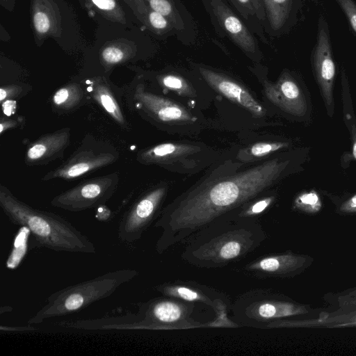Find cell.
<instances>
[{"instance_id": "6da1fadb", "label": "cell", "mask_w": 356, "mask_h": 356, "mask_svg": "<svg viewBox=\"0 0 356 356\" xmlns=\"http://www.w3.org/2000/svg\"><path fill=\"white\" fill-rule=\"evenodd\" d=\"M309 151L281 157L252 168L227 179L195 189L161 211L154 227L161 229L156 244L163 254L184 242L216 218L255 199L291 171L300 170Z\"/></svg>"}, {"instance_id": "7a4b0ae2", "label": "cell", "mask_w": 356, "mask_h": 356, "mask_svg": "<svg viewBox=\"0 0 356 356\" xmlns=\"http://www.w3.org/2000/svg\"><path fill=\"white\" fill-rule=\"evenodd\" d=\"M267 239L258 218L246 216L239 208L209 222L183 245L181 259L199 268L216 269L237 262Z\"/></svg>"}, {"instance_id": "3957f363", "label": "cell", "mask_w": 356, "mask_h": 356, "mask_svg": "<svg viewBox=\"0 0 356 356\" xmlns=\"http://www.w3.org/2000/svg\"><path fill=\"white\" fill-rule=\"evenodd\" d=\"M0 207L17 225L31 232L36 247L54 251L95 254L94 243L62 216L37 209L18 199L4 185H0Z\"/></svg>"}, {"instance_id": "277c9868", "label": "cell", "mask_w": 356, "mask_h": 356, "mask_svg": "<svg viewBox=\"0 0 356 356\" xmlns=\"http://www.w3.org/2000/svg\"><path fill=\"white\" fill-rule=\"evenodd\" d=\"M138 274L134 269L116 270L55 291L28 320V324H39L47 319L78 312L111 296L120 286L134 280Z\"/></svg>"}, {"instance_id": "5b68a950", "label": "cell", "mask_w": 356, "mask_h": 356, "mask_svg": "<svg viewBox=\"0 0 356 356\" xmlns=\"http://www.w3.org/2000/svg\"><path fill=\"white\" fill-rule=\"evenodd\" d=\"M195 302L163 296L141 302L131 330L189 329L200 327H227L219 318L202 321L195 317Z\"/></svg>"}, {"instance_id": "8992f818", "label": "cell", "mask_w": 356, "mask_h": 356, "mask_svg": "<svg viewBox=\"0 0 356 356\" xmlns=\"http://www.w3.org/2000/svg\"><path fill=\"white\" fill-rule=\"evenodd\" d=\"M233 321L238 326L267 329L284 317L298 313V307L286 298L268 289H251L240 295L231 305Z\"/></svg>"}, {"instance_id": "52a82bcc", "label": "cell", "mask_w": 356, "mask_h": 356, "mask_svg": "<svg viewBox=\"0 0 356 356\" xmlns=\"http://www.w3.org/2000/svg\"><path fill=\"white\" fill-rule=\"evenodd\" d=\"M118 158V151L112 144L88 134L63 163L47 172L41 180L74 179L108 166Z\"/></svg>"}, {"instance_id": "ba28073f", "label": "cell", "mask_w": 356, "mask_h": 356, "mask_svg": "<svg viewBox=\"0 0 356 356\" xmlns=\"http://www.w3.org/2000/svg\"><path fill=\"white\" fill-rule=\"evenodd\" d=\"M119 175L114 172L88 179L56 195L51 204L71 212H79L104 206L117 190Z\"/></svg>"}, {"instance_id": "9c48e42d", "label": "cell", "mask_w": 356, "mask_h": 356, "mask_svg": "<svg viewBox=\"0 0 356 356\" xmlns=\"http://www.w3.org/2000/svg\"><path fill=\"white\" fill-rule=\"evenodd\" d=\"M166 195L165 186H158L138 197L123 214L118 229V237L132 243L141 238L151 224L158 218Z\"/></svg>"}, {"instance_id": "30bf717a", "label": "cell", "mask_w": 356, "mask_h": 356, "mask_svg": "<svg viewBox=\"0 0 356 356\" xmlns=\"http://www.w3.org/2000/svg\"><path fill=\"white\" fill-rule=\"evenodd\" d=\"M154 290L164 296L204 305L211 308L218 318L235 323L227 318V310L231 307L228 297L209 286L194 281L177 280L157 284Z\"/></svg>"}, {"instance_id": "8fae6325", "label": "cell", "mask_w": 356, "mask_h": 356, "mask_svg": "<svg viewBox=\"0 0 356 356\" xmlns=\"http://www.w3.org/2000/svg\"><path fill=\"white\" fill-rule=\"evenodd\" d=\"M127 105L140 115L161 122H189L196 120L184 107L167 98L155 95L138 84L127 96Z\"/></svg>"}, {"instance_id": "7c38bea8", "label": "cell", "mask_w": 356, "mask_h": 356, "mask_svg": "<svg viewBox=\"0 0 356 356\" xmlns=\"http://www.w3.org/2000/svg\"><path fill=\"white\" fill-rule=\"evenodd\" d=\"M268 99L285 113L300 120H310L312 103L306 89L292 75L284 72L275 83H266Z\"/></svg>"}, {"instance_id": "4fadbf2b", "label": "cell", "mask_w": 356, "mask_h": 356, "mask_svg": "<svg viewBox=\"0 0 356 356\" xmlns=\"http://www.w3.org/2000/svg\"><path fill=\"white\" fill-rule=\"evenodd\" d=\"M313 69L326 113L328 117L332 118L334 114V85L336 67L329 36L323 24L319 27L318 40L314 51Z\"/></svg>"}, {"instance_id": "5bb4252c", "label": "cell", "mask_w": 356, "mask_h": 356, "mask_svg": "<svg viewBox=\"0 0 356 356\" xmlns=\"http://www.w3.org/2000/svg\"><path fill=\"white\" fill-rule=\"evenodd\" d=\"M70 129L64 127L41 136L26 148L24 163L28 166L46 165L64 156L70 144Z\"/></svg>"}, {"instance_id": "9a60e30c", "label": "cell", "mask_w": 356, "mask_h": 356, "mask_svg": "<svg viewBox=\"0 0 356 356\" xmlns=\"http://www.w3.org/2000/svg\"><path fill=\"white\" fill-rule=\"evenodd\" d=\"M198 70L207 83L223 96L244 107L254 116L260 118L265 115L264 107L237 82L204 67H198Z\"/></svg>"}, {"instance_id": "2e32d148", "label": "cell", "mask_w": 356, "mask_h": 356, "mask_svg": "<svg viewBox=\"0 0 356 356\" xmlns=\"http://www.w3.org/2000/svg\"><path fill=\"white\" fill-rule=\"evenodd\" d=\"M302 258L290 253L264 255L246 264L243 271L257 279L282 278L296 273Z\"/></svg>"}, {"instance_id": "e0dca14e", "label": "cell", "mask_w": 356, "mask_h": 356, "mask_svg": "<svg viewBox=\"0 0 356 356\" xmlns=\"http://www.w3.org/2000/svg\"><path fill=\"white\" fill-rule=\"evenodd\" d=\"M213 13L231 40L247 54L257 51L254 38L240 19L220 0H211Z\"/></svg>"}, {"instance_id": "ac0fdd59", "label": "cell", "mask_w": 356, "mask_h": 356, "mask_svg": "<svg viewBox=\"0 0 356 356\" xmlns=\"http://www.w3.org/2000/svg\"><path fill=\"white\" fill-rule=\"evenodd\" d=\"M86 93L89 95L104 111L123 129L129 130V124L126 120L122 109L106 81L95 78L88 81Z\"/></svg>"}, {"instance_id": "d6986e66", "label": "cell", "mask_w": 356, "mask_h": 356, "mask_svg": "<svg viewBox=\"0 0 356 356\" xmlns=\"http://www.w3.org/2000/svg\"><path fill=\"white\" fill-rule=\"evenodd\" d=\"M86 97V92L79 84L70 83L55 91L51 99V106L56 113H70L81 107Z\"/></svg>"}, {"instance_id": "ffe728a7", "label": "cell", "mask_w": 356, "mask_h": 356, "mask_svg": "<svg viewBox=\"0 0 356 356\" xmlns=\"http://www.w3.org/2000/svg\"><path fill=\"white\" fill-rule=\"evenodd\" d=\"M195 149L194 147L190 145L162 143L138 151L136 160L144 165L161 164L172 158L191 153Z\"/></svg>"}, {"instance_id": "44dd1931", "label": "cell", "mask_w": 356, "mask_h": 356, "mask_svg": "<svg viewBox=\"0 0 356 356\" xmlns=\"http://www.w3.org/2000/svg\"><path fill=\"white\" fill-rule=\"evenodd\" d=\"M341 100L343 119L350 136L352 156L356 160V117L349 83L343 70L341 72Z\"/></svg>"}, {"instance_id": "7402d4cb", "label": "cell", "mask_w": 356, "mask_h": 356, "mask_svg": "<svg viewBox=\"0 0 356 356\" xmlns=\"http://www.w3.org/2000/svg\"><path fill=\"white\" fill-rule=\"evenodd\" d=\"M33 24L35 33L44 36L52 33L56 18L49 6H42V1H37L33 10Z\"/></svg>"}, {"instance_id": "603a6c76", "label": "cell", "mask_w": 356, "mask_h": 356, "mask_svg": "<svg viewBox=\"0 0 356 356\" xmlns=\"http://www.w3.org/2000/svg\"><path fill=\"white\" fill-rule=\"evenodd\" d=\"M266 17L273 29H280L285 23L291 7V0H262Z\"/></svg>"}, {"instance_id": "cb8c5ba5", "label": "cell", "mask_w": 356, "mask_h": 356, "mask_svg": "<svg viewBox=\"0 0 356 356\" xmlns=\"http://www.w3.org/2000/svg\"><path fill=\"white\" fill-rule=\"evenodd\" d=\"M30 234L31 232L26 227L21 226V229L15 236L13 248L6 261L8 268H16L24 259L27 252Z\"/></svg>"}, {"instance_id": "d4e9b609", "label": "cell", "mask_w": 356, "mask_h": 356, "mask_svg": "<svg viewBox=\"0 0 356 356\" xmlns=\"http://www.w3.org/2000/svg\"><path fill=\"white\" fill-rule=\"evenodd\" d=\"M152 10L161 14L172 25L180 28L183 25L175 8L168 0H147Z\"/></svg>"}, {"instance_id": "484cf974", "label": "cell", "mask_w": 356, "mask_h": 356, "mask_svg": "<svg viewBox=\"0 0 356 356\" xmlns=\"http://www.w3.org/2000/svg\"><path fill=\"white\" fill-rule=\"evenodd\" d=\"M160 84L183 95H192V88L188 82L181 76L176 74H165L159 76Z\"/></svg>"}, {"instance_id": "4316f807", "label": "cell", "mask_w": 356, "mask_h": 356, "mask_svg": "<svg viewBox=\"0 0 356 356\" xmlns=\"http://www.w3.org/2000/svg\"><path fill=\"white\" fill-rule=\"evenodd\" d=\"M274 200V196L261 197L253 202L251 200L241 207L239 211L244 216L258 218L261 213L264 212L272 204Z\"/></svg>"}, {"instance_id": "83f0119b", "label": "cell", "mask_w": 356, "mask_h": 356, "mask_svg": "<svg viewBox=\"0 0 356 356\" xmlns=\"http://www.w3.org/2000/svg\"><path fill=\"white\" fill-rule=\"evenodd\" d=\"M289 142H260L254 144L249 149V154L254 158H261L280 149L287 148Z\"/></svg>"}, {"instance_id": "f1b7e54d", "label": "cell", "mask_w": 356, "mask_h": 356, "mask_svg": "<svg viewBox=\"0 0 356 356\" xmlns=\"http://www.w3.org/2000/svg\"><path fill=\"white\" fill-rule=\"evenodd\" d=\"M94 6L106 13V16L111 17L115 20L122 22L124 19V14L118 4L116 0H88Z\"/></svg>"}, {"instance_id": "f546056e", "label": "cell", "mask_w": 356, "mask_h": 356, "mask_svg": "<svg viewBox=\"0 0 356 356\" xmlns=\"http://www.w3.org/2000/svg\"><path fill=\"white\" fill-rule=\"evenodd\" d=\"M102 60L107 65L120 63L127 57V52L121 47L108 46L104 49L101 54Z\"/></svg>"}, {"instance_id": "4dcf8cb0", "label": "cell", "mask_w": 356, "mask_h": 356, "mask_svg": "<svg viewBox=\"0 0 356 356\" xmlns=\"http://www.w3.org/2000/svg\"><path fill=\"white\" fill-rule=\"evenodd\" d=\"M298 207L316 210L320 207V198L315 191L305 192L300 194L295 200Z\"/></svg>"}, {"instance_id": "1f68e13d", "label": "cell", "mask_w": 356, "mask_h": 356, "mask_svg": "<svg viewBox=\"0 0 356 356\" xmlns=\"http://www.w3.org/2000/svg\"><path fill=\"white\" fill-rule=\"evenodd\" d=\"M27 92L28 89H26V88L22 86L9 85L1 86L0 89L1 103L6 100H15V99H19Z\"/></svg>"}, {"instance_id": "d6a6232c", "label": "cell", "mask_w": 356, "mask_h": 356, "mask_svg": "<svg viewBox=\"0 0 356 356\" xmlns=\"http://www.w3.org/2000/svg\"><path fill=\"white\" fill-rule=\"evenodd\" d=\"M356 33V4L353 0H337Z\"/></svg>"}, {"instance_id": "836d02e7", "label": "cell", "mask_w": 356, "mask_h": 356, "mask_svg": "<svg viewBox=\"0 0 356 356\" xmlns=\"http://www.w3.org/2000/svg\"><path fill=\"white\" fill-rule=\"evenodd\" d=\"M148 21L150 25L157 30H164L169 26V21L161 14L153 10L149 13Z\"/></svg>"}, {"instance_id": "e575fe53", "label": "cell", "mask_w": 356, "mask_h": 356, "mask_svg": "<svg viewBox=\"0 0 356 356\" xmlns=\"http://www.w3.org/2000/svg\"><path fill=\"white\" fill-rule=\"evenodd\" d=\"M24 120H22V118L20 120H18L1 117L0 123L1 134H2L4 131H8V129L17 127L19 125H22V121Z\"/></svg>"}, {"instance_id": "d590c367", "label": "cell", "mask_w": 356, "mask_h": 356, "mask_svg": "<svg viewBox=\"0 0 356 356\" xmlns=\"http://www.w3.org/2000/svg\"><path fill=\"white\" fill-rule=\"evenodd\" d=\"M38 329L37 327H35L33 326H31V325L28 324V325H24V326H17V327H9V326H4L1 325L0 326V330L1 331H12V332H32V331H37Z\"/></svg>"}, {"instance_id": "8d00e7d4", "label": "cell", "mask_w": 356, "mask_h": 356, "mask_svg": "<svg viewBox=\"0 0 356 356\" xmlns=\"http://www.w3.org/2000/svg\"><path fill=\"white\" fill-rule=\"evenodd\" d=\"M340 209L341 210L347 212L356 211V193L343 202Z\"/></svg>"}, {"instance_id": "74e56055", "label": "cell", "mask_w": 356, "mask_h": 356, "mask_svg": "<svg viewBox=\"0 0 356 356\" xmlns=\"http://www.w3.org/2000/svg\"><path fill=\"white\" fill-rule=\"evenodd\" d=\"M257 17L263 20L266 17V10L262 0H251Z\"/></svg>"}, {"instance_id": "f35d334b", "label": "cell", "mask_w": 356, "mask_h": 356, "mask_svg": "<svg viewBox=\"0 0 356 356\" xmlns=\"http://www.w3.org/2000/svg\"><path fill=\"white\" fill-rule=\"evenodd\" d=\"M236 1L242 8V11L245 15H256L251 0H236Z\"/></svg>"}, {"instance_id": "ab89813d", "label": "cell", "mask_w": 356, "mask_h": 356, "mask_svg": "<svg viewBox=\"0 0 356 356\" xmlns=\"http://www.w3.org/2000/svg\"><path fill=\"white\" fill-rule=\"evenodd\" d=\"M3 113L9 116L13 114L17 108V101L15 100H6L1 102Z\"/></svg>"}, {"instance_id": "60d3db41", "label": "cell", "mask_w": 356, "mask_h": 356, "mask_svg": "<svg viewBox=\"0 0 356 356\" xmlns=\"http://www.w3.org/2000/svg\"><path fill=\"white\" fill-rule=\"evenodd\" d=\"M13 308L10 306H1L0 307V314L12 312Z\"/></svg>"}, {"instance_id": "b9f144b4", "label": "cell", "mask_w": 356, "mask_h": 356, "mask_svg": "<svg viewBox=\"0 0 356 356\" xmlns=\"http://www.w3.org/2000/svg\"><path fill=\"white\" fill-rule=\"evenodd\" d=\"M1 4L4 5V6L8 9V6H14V0H1Z\"/></svg>"}]
</instances>
